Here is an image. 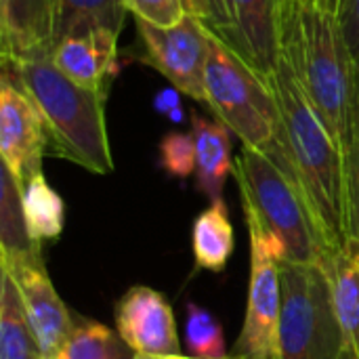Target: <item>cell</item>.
Here are the masks:
<instances>
[{"label":"cell","instance_id":"obj_1","mask_svg":"<svg viewBox=\"0 0 359 359\" xmlns=\"http://www.w3.org/2000/svg\"><path fill=\"white\" fill-rule=\"evenodd\" d=\"M282 116L280 141L267 156L297 185L318 233L326 273L347 246V181L345 156L309 101L290 57L282 50L278 67L263 74Z\"/></svg>","mask_w":359,"mask_h":359},{"label":"cell","instance_id":"obj_2","mask_svg":"<svg viewBox=\"0 0 359 359\" xmlns=\"http://www.w3.org/2000/svg\"><path fill=\"white\" fill-rule=\"evenodd\" d=\"M280 48L290 57L309 101L345 156L359 61L347 44L341 15L313 0H282Z\"/></svg>","mask_w":359,"mask_h":359},{"label":"cell","instance_id":"obj_3","mask_svg":"<svg viewBox=\"0 0 359 359\" xmlns=\"http://www.w3.org/2000/svg\"><path fill=\"white\" fill-rule=\"evenodd\" d=\"M2 74L38 107L46 126L48 149L55 156L95 175L114 170L103 93L84 88L63 76L50 57L2 61Z\"/></svg>","mask_w":359,"mask_h":359},{"label":"cell","instance_id":"obj_4","mask_svg":"<svg viewBox=\"0 0 359 359\" xmlns=\"http://www.w3.org/2000/svg\"><path fill=\"white\" fill-rule=\"evenodd\" d=\"M242 210L252 215L282 246L284 261L322 265L324 252L311 215L288 175L263 151L240 149L233 162Z\"/></svg>","mask_w":359,"mask_h":359},{"label":"cell","instance_id":"obj_5","mask_svg":"<svg viewBox=\"0 0 359 359\" xmlns=\"http://www.w3.org/2000/svg\"><path fill=\"white\" fill-rule=\"evenodd\" d=\"M206 105L244 147L267 154L278 145L282 116L273 90L265 76L215 32L206 61Z\"/></svg>","mask_w":359,"mask_h":359},{"label":"cell","instance_id":"obj_6","mask_svg":"<svg viewBox=\"0 0 359 359\" xmlns=\"http://www.w3.org/2000/svg\"><path fill=\"white\" fill-rule=\"evenodd\" d=\"M282 320L278 359H345L332 286L322 265L280 263Z\"/></svg>","mask_w":359,"mask_h":359},{"label":"cell","instance_id":"obj_7","mask_svg":"<svg viewBox=\"0 0 359 359\" xmlns=\"http://www.w3.org/2000/svg\"><path fill=\"white\" fill-rule=\"evenodd\" d=\"M250 240V278L246 313L233 355L244 359L280 358L282 278L284 250L280 242L248 212H244Z\"/></svg>","mask_w":359,"mask_h":359},{"label":"cell","instance_id":"obj_8","mask_svg":"<svg viewBox=\"0 0 359 359\" xmlns=\"http://www.w3.org/2000/svg\"><path fill=\"white\" fill-rule=\"evenodd\" d=\"M137 29L151 67L168 78L179 93L206 103V61L212 29L194 15L175 27H156L137 19Z\"/></svg>","mask_w":359,"mask_h":359},{"label":"cell","instance_id":"obj_9","mask_svg":"<svg viewBox=\"0 0 359 359\" xmlns=\"http://www.w3.org/2000/svg\"><path fill=\"white\" fill-rule=\"evenodd\" d=\"M0 269H4L19 288L42 359H57L74 332L76 322L50 282L42 248L17 257H0Z\"/></svg>","mask_w":359,"mask_h":359},{"label":"cell","instance_id":"obj_10","mask_svg":"<svg viewBox=\"0 0 359 359\" xmlns=\"http://www.w3.org/2000/svg\"><path fill=\"white\" fill-rule=\"evenodd\" d=\"M48 149L44 120L34 101L2 74L0 80V158L23 187L42 172V158Z\"/></svg>","mask_w":359,"mask_h":359},{"label":"cell","instance_id":"obj_11","mask_svg":"<svg viewBox=\"0 0 359 359\" xmlns=\"http://www.w3.org/2000/svg\"><path fill=\"white\" fill-rule=\"evenodd\" d=\"M116 330L139 355H181L170 303L149 286H133L116 303Z\"/></svg>","mask_w":359,"mask_h":359},{"label":"cell","instance_id":"obj_12","mask_svg":"<svg viewBox=\"0 0 359 359\" xmlns=\"http://www.w3.org/2000/svg\"><path fill=\"white\" fill-rule=\"evenodd\" d=\"M231 27L219 36L259 74L278 67L282 53V0H227Z\"/></svg>","mask_w":359,"mask_h":359},{"label":"cell","instance_id":"obj_13","mask_svg":"<svg viewBox=\"0 0 359 359\" xmlns=\"http://www.w3.org/2000/svg\"><path fill=\"white\" fill-rule=\"evenodd\" d=\"M57 0H0L2 61L50 57Z\"/></svg>","mask_w":359,"mask_h":359},{"label":"cell","instance_id":"obj_14","mask_svg":"<svg viewBox=\"0 0 359 359\" xmlns=\"http://www.w3.org/2000/svg\"><path fill=\"white\" fill-rule=\"evenodd\" d=\"M50 61L76 84L107 95L109 78L118 72V34L97 29L65 38L53 46Z\"/></svg>","mask_w":359,"mask_h":359},{"label":"cell","instance_id":"obj_15","mask_svg":"<svg viewBox=\"0 0 359 359\" xmlns=\"http://www.w3.org/2000/svg\"><path fill=\"white\" fill-rule=\"evenodd\" d=\"M229 128L221 122H210L194 114L191 137L196 143V183L210 200H223L227 177L233 172Z\"/></svg>","mask_w":359,"mask_h":359},{"label":"cell","instance_id":"obj_16","mask_svg":"<svg viewBox=\"0 0 359 359\" xmlns=\"http://www.w3.org/2000/svg\"><path fill=\"white\" fill-rule=\"evenodd\" d=\"M334 309L345 339V359H359V242L349 240L328 271Z\"/></svg>","mask_w":359,"mask_h":359},{"label":"cell","instance_id":"obj_17","mask_svg":"<svg viewBox=\"0 0 359 359\" xmlns=\"http://www.w3.org/2000/svg\"><path fill=\"white\" fill-rule=\"evenodd\" d=\"M233 227L225 200L210 202V206L196 217L191 229L196 269L223 271L233 255Z\"/></svg>","mask_w":359,"mask_h":359},{"label":"cell","instance_id":"obj_18","mask_svg":"<svg viewBox=\"0 0 359 359\" xmlns=\"http://www.w3.org/2000/svg\"><path fill=\"white\" fill-rule=\"evenodd\" d=\"M124 0H57L53 42L107 29L120 36L124 25Z\"/></svg>","mask_w":359,"mask_h":359},{"label":"cell","instance_id":"obj_19","mask_svg":"<svg viewBox=\"0 0 359 359\" xmlns=\"http://www.w3.org/2000/svg\"><path fill=\"white\" fill-rule=\"evenodd\" d=\"M0 271V359H42L19 288Z\"/></svg>","mask_w":359,"mask_h":359},{"label":"cell","instance_id":"obj_20","mask_svg":"<svg viewBox=\"0 0 359 359\" xmlns=\"http://www.w3.org/2000/svg\"><path fill=\"white\" fill-rule=\"evenodd\" d=\"M21 194H23V210H25V221L32 242L42 246L44 242L57 240L65 227L63 198L48 185L42 172L32 177L21 187Z\"/></svg>","mask_w":359,"mask_h":359},{"label":"cell","instance_id":"obj_21","mask_svg":"<svg viewBox=\"0 0 359 359\" xmlns=\"http://www.w3.org/2000/svg\"><path fill=\"white\" fill-rule=\"evenodd\" d=\"M42 248L32 242L23 210L21 185L2 164L0 168V257H17Z\"/></svg>","mask_w":359,"mask_h":359},{"label":"cell","instance_id":"obj_22","mask_svg":"<svg viewBox=\"0 0 359 359\" xmlns=\"http://www.w3.org/2000/svg\"><path fill=\"white\" fill-rule=\"evenodd\" d=\"M135 351L124 343L118 330L95 322L78 320L65 347L57 359H133Z\"/></svg>","mask_w":359,"mask_h":359},{"label":"cell","instance_id":"obj_23","mask_svg":"<svg viewBox=\"0 0 359 359\" xmlns=\"http://www.w3.org/2000/svg\"><path fill=\"white\" fill-rule=\"evenodd\" d=\"M185 343L196 359H225V334L223 326L215 320V316L196 305L187 303V322H185Z\"/></svg>","mask_w":359,"mask_h":359},{"label":"cell","instance_id":"obj_24","mask_svg":"<svg viewBox=\"0 0 359 359\" xmlns=\"http://www.w3.org/2000/svg\"><path fill=\"white\" fill-rule=\"evenodd\" d=\"M345 181H347V215L349 236L359 242V67L351 114V139L345 154Z\"/></svg>","mask_w":359,"mask_h":359},{"label":"cell","instance_id":"obj_25","mask_svg":"<svg viewBox=\"0 0 359 359\" xmlns=\"http://www.w3.org/2000/svg\"><path fill=\"white\" fill-rule=\"evenodd\" d=\"M160 164L168 175L177 179H187L196 175V143L191 133L164 135L160 143Z\"/></svg>","mask_w":359,"mask_h":359},{"label":"cell","instance_id":"obj_26","mask_svg":"<svg viewBox=\"0 0 359 359\" xmlns=\"http://www.w3.org/2000/svg\"><path fill=\"white\" fill-rule=\"evenodd\" d=\"M124 8L156 27H175L189 15L185 0H124Z\"/></svg>","mask_w":359,"mask_h":359},{"label":"cell","instance_id":"obj_27","mask_svg":"<svg viewBox=\"0 0 359 359\" xmlns=\"http://www.w3.org/2000/svg\"><path fill=\"white\" fill-rule=\"evenodd\" d=\"M341 23L347 38V44L359 61V0H343L341 4Z\"/></svg>","mask_w":359,"mask_h":359},{"label":"cell","instance_id":"obj_28","mask_svg":"<svg viewBox=\"0 0 359 359\" xmlns=\"http://www.w3.org/2000/svg\"><path fill=\"white\" fill-rule=\"evenodd\" d=\"M208 6H210V23H208V27L217 36H223L231 27V19H229V11H227V0H208Z\"/></svg>","mask_w":359,"mask_h":359},{"label":"cell","instance_id":"obj_29","mask_svg":"<svg viewBox=\"0 0 359 359\" xmlns=\"http://www.w3.org/2000/svg\"><path fill=\"white\" fill-rule=\"evenodd\" d=\"M179 107V90H162L156 97V109L164 116H168L170 111H175Z\"/></svg>","mask_w":359,"mask_h":359},{"label":"cell","instance_id":"obj_30","mask_svg":"<svg viewBox=\"0 0 359 359\" xmlns=\"http://www.w3.org/2000/svg\"><path fill=\"white\" fill-rule=\"evenodd\" d=\"M185 8L189 15L202 19L206 25L210 23V6H208V0H185Z\"/></svg>","mask_w":359,"mask_h":359},{"label":"cell","instance_id":"obj_31","mask_svg":"<svg viewBox=\"0 0 359 359\" xmlns=\"http://www.w3.org/2000/svg\"><path fill=\"white\" fill-rule=\"evenodd\" d=\"M168 118H170L172 122H181V120H183V111H181V107H177L175 111H170V114H168Z\"/></svg>","mask_w":359,"mask_h":359},{"label":"cell","instance_id":"obj_32","mask_svg":"<svg viewBox=\"0 0 359 359\" xmlns=\"http://www.w3.org/2000/svg\"><path fill=\"white\" fill-rule=\"evenodd\" d=\"M149 359H196V358H185V355H160V358H149Z\"/></svg>","mask_w":359,"mask_h":359},{"label":"cell","instance_id":"obj_33","mask_svg":"<svg viewBox=\"0 0 359 359\" xmlns=\"http://www.w3.org/2000/svg\"><path fill=\"white\" fill-rule=\"evenodd\" d=\"M133 359H149V358H145V355H139V353H135V358Z\"/></svg>","mask_w":359,"mask_h":359},{"label":"cell","instance_id":"obj_34","mask_svg":"<svg viewBox=\"0 0 359 359\" xmlns=\"http://www.w3.org/2000/svg\"><path fill=\"white\" fill-rule=\"evenodd\" d=\"M225 359H244V358H238V355H233V353H231V355H227Z\"/></svg>","mask_w":359,"mask_h":359},{"label":"cell","instance_id":"obj_35","mask_svg":"<svg viewBox=\"0 0 359 359\" xmlns=\"http://www.w3.org/2000/svg\"><path fill=\"white\" fill-rule=\"evenodd\" d=\"M297 2H305V0H297Z\"/></svg>","mask_w":359,"mask_h":359}]
</instances>
